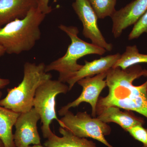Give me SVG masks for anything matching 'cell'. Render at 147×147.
Returning a JSON list of instances; mask_svg holds the SVG:
<instances>
[{"instance_id":"obj_2","label":"cell","mask_w":147,"mask_h":147,"mask_svg":"<svg viewBox=\"0 0 147 147\" xmlns=\"http://www.w3.org/2000/svg\"><path fill=\"white\" fill-rule=\"evenodd\" d=\"M45 16L34 7L24 18L0 28V45L6 53L18 55L32 49L40 39V26Z\"/></svg>"},{"instance_id":"obj_25","label":"cell","mask_w":147,"mask_h":147,"mask_svg":"<svg viewBox=\"0 0 147 147\" xmlns=\"http://www.w3.org/2000/svg\"><path fill=\"white\" fill-rule=\"evenodd\" d=\"M0 147H5L1 139H0Z\"/></svg>"},{"instance_id":"obj_7","label":"cell","mask_w":147,"mask_h":147,"mask_svg":"<svg viewBox=\"0 0 147 147\" xmlns=\"http://www.w3.org/2000/svg\"><path fill=\"white\" fill-rule=\"evenodd\" d=\"M72 7L83 25V34L91 40L92 43L111 51L113 45L108 43L100 32L97 24L98 18L88 0H75Z\"/></svg>"},{"instance_id":"obj_19","label":"cell","mask_w":147,"mask_h":147,"mask_svg":"<svg viewBox=\"0 0 147 147\" xmlns=\"http://www.w3.org/2000/svg\"><path fill=\"white\" fill-rule=\"evenodd\" d=\"M137 141L142 142L144 146L147 147V129L142 125H138L128 129L126 130Z\"/></svg>"},{"instance_id":"obj_12","label":"cell","mask_w":147,"mask_h":147,"mask_svg":"<svg viewBox=\"0 0 147 147\" xmlns=\"http://www.w3.org/2000/svg\"><path fill=\"white\" fill-rule=\"evenodd\" d=\"M35 6V0H0V28L24 18Z\"/></svg>"},{"instance_id":"obj_4","label":"cell","mask_w":147,"mask_h":147,"mask_svg":"<svg viewBox=\"0 0 147 147\" xmlns=\"http://www.w3.org/2000/svg\"><path fill=\"white\" fill-rule=\"evenodd\" d=\"M59 28L70 38L71 43L65 55L45 66V71H57L59 73L58 80L65 83L74 74L82 68L83 65L77 63L80 58L91 54L102 55L106 50L81 39L78 36L79 30L77 27L61 24L59 26Z\"/></svg>"},{"instance_id":"obj_9","label":"cell","mask_w":147,"mask_h":147,"mask_svg":"<svg viewBox=\"0 0 147 147\" xmlns=\"http://www.w3.org/2000/svg\"><path fill=\"white\" fill-rule=\"evenodd\" d=\"M40 119L34 108L26 113H21L14 126L13 140L16 147H27L31 144L40 145V139L37 123Z\"/></svg>"},{"instance_id":"obj_3","label":"cell","mask_w":147,"mask_h":147,"mask_svg":"<svg viewBox=\"0 0 147 147\" xmlns=\"http://www.w3.org/2000/svg\"><path fill=\"white\" fill-rule=\"evenodd\" d=\"M43 63L36 64L26 62L24 65V76L18 86L7 89V94L0 100V105L7 109L21 113L33 108L34 99L38 88L52 79L51 74L45 71Z\"/></svg>"},{"instance_id":"obj_13","label":"cell","mask_w":147,"mask_h":147,"mask_svg":"<svg viewBox=\"0 0 147 147\" xmlns=\"http://www.w3.org/2000/svg\"><path fill=\"white\" fill-rule=\"evenodd\" d=\"M97 118L100 121L108 123H115L126 131L132 127L145 123L144 120L134 115L132 111H121L120 108L111 106L103 109L97 114Z\"/></svg>"},{"instance_id":"obj_14","label":"cell","mask_w":147,"mask_h":147,"mask_svg":"<svg viewBox=\"0 0 147 147\" xmlns=\"http://www.w3.org/2000/svg\"><path fill=\"white\" fill-rule=\"evenodd\" d=\"M59 131L62 137H58L52 132L44 143L45 147H97L92 141L77 137L61 127Z\"/></svg>"},{"instance_id":"obj_1","label":"cell","mask_w":147,"mask_h":147,"mask_svg":"<svg viewBox=\"0 0 147 147\" xmlns=\"http://www.w3.org/2000/svg\"><path fill=\"white\" fill-rule=\"evenodd\" d=\"M143 70L138 64L125 69H109L106 78L109 93L105 97H99L96 115L105 108L115 106L137 112L147 118V80L140 86L133 84L135 79L142 76Z\"/></svg>"},{"instance_id":"obj_6","label":"cell","mask_w":147,"mask_h":147,"mask_svg":"<svg viewBox=\"0 0 147 147\" xmlns=\"http://www.w3.org/2000/svg\"><path fill=\"white\" fill-rule=\"evenodd\" d=\"M61 127L80 138H91L97 140L108 147H114L108 143L105 136L110 135L111 128L108 123L93 117L86 112L74 115L69 110L60 119Z\"/></svg>"},{"instance_id":"obj_23","label":"cell","mask_w":147,"mask_h":147,"mask_svg":"<svg viewBox=\"0 0 147 147\" xmlns=\"http://www.w3.org/2000/svg\"><path fill=\"white\" fill-rule=\"evenodd\" d=\"M142 76H145L147 78V69H143L142 71Z\"/></svg>"},{"instance_id":"obj_11","label":"cell","mask_w":147,"mask_h":147,"mask_svg":"<svg viewBox=\"0 0 147 147\" xmlns=\"http://www.w3.org/2000/svg\"><path fill=\"white\" fill-rule=\"evenodd\" d=\"M120 57V54L117 53L101 57L92 61L85 60V64L82 66V68L74 74L67 82L69 85V91L81 79L87 77H92L113 68Z\"/></svg>"},{"instance_id":"obj_5","label":"cell","mask_w":147,"mask_h":147,"mask_svg":"<svg viewBox=\"0 0 147 147\" xmlns=\"http://www.w3.org/2000/svg\"><path fill=\"white\" fill-rule=\"evenodd\" d=\"M69 91L68 86L59 80L50 79L41 84L37 89L34 99L33 108L40 116L42 125L41 130L44 138L47 139L52 133L50 124L53 120L58 119L56 110V97L60 94Z\"/></svg>"},{"instance_id":"obj_24","label":"cell","mask_w":147,"mask_h":147,"mask_svg":"<svg viewBox=\"0 0 147 147\" xmlns=\"http://www.w3.org/2000/svg\"><path fill=\"white\" fill-rule=\"evenodd\" d=\"M27 147H45L43 146H41V144L40 145H34L33 146H29Z\"/></svg>"},{"instance_id":"obj_22","label":"cell","mask_w":147,"mask_h":147,"mask_svg":"<svg viewBox=\"0 0 147 147\" xmlns=\"http://www.w3.org/2000/svg\"><path fill=\"white\" fill-rule=\"evenodd\" d=\"M6 53L5 50L3 46L0 45V57H2Z\"/></svg>"},{"instance_id":"obj_17","label":"cell","mask_w":147,"mask_h":147,"mask_svg":"<svg viewBox=\"0 0 147 147\" xmlns=\"http://www.w3.org/2000/svg\"><path fill=\"white\" fill-rule=\"evenodd\" d=\"M98 18L103 19L111 17L115 12L117 0H88Z\"/></svg>"},{"instance_id":"obj_21","label":"cell","mask_w":147,"mask_h":147,"mask_svg":"<svg viewBox=\"0 0 147 147\" xmlns=\"http://www.w3.org/2000/svg\"><path fill=\"white\" fill-rule=\"evenodd\" d=\"M10 83V81L8 79L0 78V90L3 88Z\"/></svg>"},{"instance_id":"obj_18","label":"cell","mask_w":147,"mask_h":147,"mask_svg":"<svg viewBox=\"0 0 147 147\" xmlns=\"http://www.w3.org/2000/svg\"><path fill=\"white\" fill-rule=\"evenodd\" d=\"M144 33H147V10L134 24L132 30L129 35L128 39H136Z\"/></svg>"},{"instance_id":"obj_26","label":"cell","mask_w":147,"mask_h":147,"mask_svg":"<svg viewBox=\"0 0 147 147\" xmlns=\"http://www.w3.org/2000/svg\"><path fill=\"white\" fill-rule=\"evenodd\" d=\"M145 147L144 146H143V147Z\"/></svg>"},{"instance_id":"obj_10","label":"cell","mask_w":147,"mask_h":147,"mask_svg":"<svg viewBox=\"0 0 147 147\" xmlns=\"http://www.w3.org/2000/svg\"><path fill=\"white\" fill-rule=\"evenodd\" d=\"M147 10V0H134L116 10L111 16L114 37L117 38L120 36L124 30L134 25Z\"/></svg>"},{"instance_id":"obj_20","label":"cell","mask_w":147,"mask_h":147,"mask_svg":"<svg viewBox=\"0 0 147 147\" xmlns=\"http://www.w3.org/2000/svg\"><path fill=\"white\" fill-rule=\"evenodd\" d=\"M50 0H35L36 7L38 10L45 15L52 12L53 8L49 5Z\"/></svg>"},{"instance_id":"obj_15","label":"cell","mask_w":147,"mask_h":147,"mask_svg":"<svg viewBox=\"0 0 147 147\" xmlns=\"http://www.w3.org/2000/svg\"><path fill=\"white\" fill-rule=\"evenodd\" d=\"M2 93L0 91V100ZM20 113L7 109L0 105V139L5 147H16L13 140L12 128Z\"/></svg>"},{"instance_id":"obj_16","label":"cell","mask_w":147,"mask_h":147,"mask_svg":"<svg viewBox=\"0 0 147 147\" xmlns=\"http://www.w3.org/2000/svg\"><path fill=\"white\" fill-rule=\"evenodd\" d=\"M140 63H147V55L140 54L136 45L128 46L113 68L119 67L125 69Z\"/></svg>"},{"instance_id":"obj_8","label":"cell","mask_w":147,"mask_h":147,"mask_svg":"<svg viewBox=\"0 0 147 147\" xmlns=\"http://www.w3.org/2000/svg\"><path fill=\"white\" fill-rule=\"evenodd\" d=\"M108 71L92 77H86L78 81L77 84L83 88L82 93L76 100L62 107L59 111V115L63 116L70 108H76L82 102H86L91 106L92 117H96L99 95L107 86L106 80L104 79L106 78Z\"/></svg>"}]
</instances>
